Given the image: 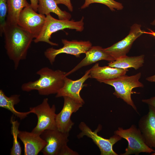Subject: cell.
<instances>
[{"mask_svg": "<svg viewBox=\"0 0 155 155\" xmlns=\"http://www.w3.org/2000/svg\"><path fill=\"white\" fill-rule=\"evenodd\" d=\"M3 33L7 55L13 62L14 69L16 70L20 61L26 59L28 50L34 38L18 24H6Z\"/></svg>", "mask_w": 155, "mask_h": 155, "instance_id": "obj_1", "label": "cell"}, {"mask_svg": "<svg viewBox=\"0 0 155 155\" xmlns=\"http://www.w3.org/2000/svg\"><path fill=\"white\" fill-rule=\"evenodd\" d=\"M66 73L48 67H42L36 72L39 78L23 84L22 90L26 92L36 90L40 95L43 96L57 94L63 86Z\"/></svg>", "mask_w": 155, "mask_h": 155, "instance_id": "obj_2", "label": "cell"}, {"mask_svg": "<svg viewBox=\"0 0 155 155\" xmlns=\"http://www.w3.org/2000/svg\"><path fill=\"white\" fill-rule=\"evenodd\" d=\"M141 76V73L139 72L131 76L125 75L113 79L98 81L113 86L115 89L113 94L117 98L122 99L138 112L137 108L132 99L131 95L133 93H137L133 91V88L144 87L143 84L139 81Z\"/></svg>", "mask_w": 155, "mask_h": 155, "instance_id": "obj_3", "label": "cell"}, {"mask_svg": "<svg viewBox=\"0 0 155 155\" xmlns=\"http://www.w3.org/2000/svg\"><path fill=\"white\" fill-rule=\"evenodd\" d=\"M46 20L43 27L38 36L34 40L37 43L44 42L51 45L58 46V44L50 40L53 33L65 29H75L77 31L82 32L84 30V17L78 21L73 20H61L57 19L53 17L49 13L46 15Z\"/></svg>", "mask_w": 155, "mask_h": 155, "instance_id": "obj_4", "label": "cell"}, {"mask_svg": "<svg viewBox=\"0 0 155 155\" xmlns=\"http://www.w3.org/2000/svg\"><path fill=\"white\" fill-rule=\"evenodd\" d=\"M47 144L41 150L44 155H78L69 148L67 144L69 133H63L57 129L44 130L40 135Z\"/></svg>", "mask_w": 155, "mask_h": 155, "instance_id": "obj_5", "label": "cell"}, {"mask_svg": "<svg viewBox=\"0 0 155 155\" xmlns=\"http://www.w3.org/2000/svg\"><path fill=\"white\" fill-rule=\"evenodd\" d=\"M114 133L126 139L128 142V146L125 149V152L121 155H137L141 152L150 154L155 152L146 144L140 131L135 125H132L126 129L119 127Z\"/></svg>", "mask_w": 155, "mask_h": 155, "instance_id": "obj_6", "label": "cell"}, {"mask_svg": "<svg viewBox=\"0 0 155 155\" xmlns=\"http://www.w3.org/2000/svg\"><path fill=\"white\" fill-rule=\"evenodd\" d=\"M30 108L36 115L38 119L37 125L32 132L40 135L45 130L57 129L55 106L53 104L51 107L47 98H44L40 104Z\"/></svg>", "mask_w": 155, "mask_h": 155, "instance_id": "obj_7", "label": "cell"}, {"mask_svg": "<svg viewBox=\"0 0 155 155\" xmlns=\"http://www.w3.org/2000/svg\"><path fill=\"white\" fill-rule=\"evenodd\" d=\"M79 127L81 132L77 135V137L80 138L84 136H86L91 139L99 148L101 155H118L113 150V146L116 143L121 140L122 138L120 136L114 134L108 139L102 137L97 133L102 128L100 125L94 131L83 122L80 123Z\"/></svg>", "mask_w": 155, "mask_h": 155, "instance_id": "obj_8", "label": "cell"}, {"mask_svg": "<svg viewBox=\"0 0 155 155\" xmlns=\"http://www.w3.org/2000/svg\"><path fill=\"white\" fill-rule=\"evenodd\" d=\"M62 42L63 44V47L58 49L49 48L44 52V56L51 65L55 62L56 57L60 54L65 53L80 57L81 54L85 53L92 46L91 43L88 40L70 41L63 39Z\"/></svg>", "mask_w": 155, "mask_h": 155, "instance_id": "obj_9", "label": "cell"}, {"mask_svg": "<svg viewBox=\"0 0 155 155\" xmlns=\"http://www.w3.org/2000/svg\"><path fill=\"white\" fill-rule=\"evenodd\" d=\"M29 5L24 8L19 16L18 24L36 38L44 24L46 16L36 12Z\"/></svg>", "mask_w": 155, "mask_h": 155, "instance_id": "obj_10", "label": "cell"}, {"mask_svg": "<svg viewBox=\"0 0 155 155\" xmlns=\"http://www.w3.org/2000/svg\"><path fill=\"white\" fill-rule=\"evenodd\" d=\"M140 24H134L130 28L129 34L121 40L110 47L104 48L105 51L115 60L126 55L131 48L134 41L144 34Z\"/></svg>", "mask_w": 155, "mask_h": 155, "instance_id": "obj_11", "label": "cell"}, {"mask_svg": "<svg viewBox=\"0 0 155 155\" xmlns=\"http://www.w3.org/2000/svg\"><path fill=\"white\" fill-rule=\"evenodd\" d=\"M64 104L60 112L56 114V123L57 129L63 133H69L74 124L71 117L83 104L68 96H64Z\"/></svg>", "mask_w": 155, "mask_h": 155, "instance_id": "obj_12", "label": "cell"}, {"mask_svg": "<svg viewBox=\"0 0 155 155\" xmlns=\"http://www.w3.org/2000/svg\"><path fill=\"white\" fill-rule=\"evenodd\" d=\"M90 69L86 71L84 75L80 79L73 80L67 76L64 78L63 87L56 94L57 98L68 96L77 102L82 104L84 101L80 95V92L84 86L85 81L89 78H91Z\"/></svg>", "mask_w": 155, "mask_h": 155, "instance_id": "obj_13", "label": "cell"}, {"mask_svg": "<svg viewBox=\"0 0 155 155\" xmlns=\"http://www.w3.org/2000/svg\"><path fill=\"white\" fill-rule=\"evenodd\" d=\"M148 106V112L140 119L138 127L147 145L155 149V108Z\"/></svg>", "mask_w": 155, "mask_h": 155, "instance_id": "obj_14", "label": "cell"}, {"mask_svg": "<svg viewBox=\"0 0 155 155\" xmlns=\"http://www.w3.org/2000/svg\"><path fill=\"white\" fill-rule=\"evenodd\" d=\"M18 137L24 145V155H37L47 144L40 135L32 132L19 131Z\"/></svg>", "mask_w": 155, "mask_h": 155, "instance_id": "obj_15", "label": "cell"}, {"mask_svg": "<svg viewBox=\"0 0 155 155\" xmlns=\"http://www.w3.org/2000/svg\"><path fill=\"white\" fill-rule=\"evenodd\" d=\"M86 57L72 70L66 73V76L76 71L81 68L102 60L109 62L115 59L106 52L104 49L99 46H92L85 53Z\"/></svg>", "mask_w": 155, "mask_h": 155, "instance_id": "obj_16", "label": "cell"}, {"mask_svg": "<svg viewBox=\"0 0 155 155\" xmlns=\"http://www.w3.org/2000/svg\"><path fill=\"white\" fill-rule=\"evenodd\" d=\"M90 69L91 78L95 79L98 81L113 79L124 75L129 71L128 69H121L108 66H100L98 63Z\"/></svg>", "mask_w": 155, "mask_h": 155, "instance_id": "obj_17", "label": "cell"}, {"mask_svg": "<svg viewBox=\"0 0 155 155\" xmlns=\"http://www.w3.org/2000/svg\"><path fill=\"white\" fill-rule=\"evenodd\" d=\"M20 95L17 94L12 95L7 97L2 90H0V107L10 111L15 116L22 120L25 118L30 113H33V111L30 108V111L27 112H19L16 110L14 105L20 101Z\"/></svg>", "mask_w": 155, "mask_h": 155, "instance_id": "obj_18", "label": "cell"}, {"mask_svg": "<svg viewBox=\"0 0 155 155\" xmlns=\"http://www.w3.org/2000/svg\"><path fill=\"white\" fill-rule=\"evenodd\" d=\"M144 57V55L131 57L126 55L109 62L108 64L111 67L121 69L133 68L137 70L143 66Z\"/></svg>", "mask_w": 155, "mask_h": 155, "instance_id": "obj_19", "label": "cell"}, {"mask_svg": "<svg viewBox=\"0 0 155 155\" xmlns=\"http://www.w3.org/2000/svg\"><path fill=\"white\" fill-rule=\"evenodd\" d=\"M38 11L39 13L46 16L51 13L57 16L59 19L70 20L71 14L61 10L55 0H38Z\"/></svg>", "mask_w": 155, "mask_h": 155, "instance_id": "obj_20", "label": "cell"}, {"mask_svg": "<svg viewBox=\"0 0 155 155\" xmlns=\"http://www.w3.org/2000/svg\"><path fill=\"white\" fill-rule=\"evenodd\" d=\"M6 1L8 8L6 24H18L20 12L24 8L30 4L26 0H6Z\"/></svg>", "mask_w": 155, "mask_h": 155, "instance_id": "obj_21", "label": "cell"}, {"mask_svg": "<svg viewBox=\"0 0 155 155\" xmlns=\"http://www.w3.org/2000/svg\"><path fill=\"white\" fill-rule=\"evenodd\" d=\"M14 115L11 117L10 123L11 124V133L13 137V144L11 149L10 154L11 155H20L22 154V150L20 143L18 140L19 132L18 128L20 123L18 120H16L14 118Z\"/></svg>", "mask_w": 155, "mask_h": 155, "instance_id": "obj_22", "label": "cell"}, {"mask_svg": "<svg viewBox=\"0 0 155 155\" xmlns=\"http://www.w3.org/2000/svg\"><path fill=\"white\" fill-rule=\"evenodd\" d=\"M98 3L104 4L107 6L112 11L115 9L120 10L122 9L123 6L122 4L114 0H85L83 5L81 7V9H85L91 4Z\"/></svg>", "mask_w": 155, "mask_h": 155, "instance_id": "obj_23", "label": "cell"}, {"mask_svg": "<svg viewBox=\"0 0 155 155\" xmlns=\"http://www.w3.org/2000/svg\"><path fill=\"white\" fill-rule=\"evenodd\" d=\"M8 8L6 0H0V35L2 36L4 28L6 25Z\"/></svg>", "mask_w": 155, "mask_h": 155, "instance_id": "obj_24", "label": "cell"}, {"mask_svg": "<svg viewBox=\"0 0 155 155\" xmlns=\"http://www.w3.org/2000/svg\"><path fill=\"white\" fill-rule=\"evenodd\" d=\"M57 4H63L65 5L70 11L73 10V7L71 3V0H55Z\"/></svg>", "mask_w": 155, "mask_h": 155, "instance_id": "obj_25", "label": "cell"}, {"mask_svg": "<svg viewBox=\"0 0 155 155\" xmlns=\"http://www.w3.org/2000/svg\"><path fill=\"white\" fill-rule=\"evenodd\" d=\"M142 101L148 105L152 106L155 108V96L149 99H142Z\"/></svg>", "mask_w": 155, "mask_h": 155, "instance_id": "obj_26", "label": "cell"}, {"mask_svg": "<svg viewBox=\"0 0 155 155\" xmlns=\"http://www.w3.org/2000/svg\"><path fill=\"white\" fill-rule=\"evenodd\" d=\"M30 5L33 9L36 12L38 11V0H30Z\"/></svg>", "mask_w": 155, "mask_h": 155, "instance_id": "obj_27", "label": "cell"}, {"mask_svg": "<svg viewBox=\"0 0 155 155\" xmlns=\"http://www.w3.org/2000/svg\"><path fill=\"white\" fill-rule=\"evenodd\" d=\"M146 80L148 82H155V74L152 76L147 77L146 78Z\"/></svg>", "mask_w": 155, "mask_h": 155, "instance_id": "obj_28", "label": "cell"}, {"mask_svg": "<svg viewBox=\"0 0 155 155\" xmlns=\"http://www.w3.org/2000/svg\"><path fill=\"white\" fill-rule=\"evenodd\" d=\"M148 30H149L150 32H146L144 31V34H149L155 37V32L150 29H148Z\"/></svg>", "mask_w": 155, "mask_h": 155, "instance_id": "obj_29", "label": "cell"}, {"mask_svg": "<svg viewBox=\"0 0 155 155\" xmlns=\"http://www.w3.org/2000/svg\"><path fill=\"white\" fill-rule=\"evenodd\" d=\"M151 24L153 26H155V19L151 23Z\"/></svg>", "mask_w": 155, "mask_h": 155, "instance_id": "obj_30", "label": "cell"}, {"mask_svg": "<svg viewBox=\"0 0 155 155\" xmlns=\"http://www.w3.org/2000/svg\"><path fill=\"white\" fill-rule=\"evenodd\" d=\"M151 155H155V152L152 153Z\"/></svg>", "mask_w": 155, "mask_h": 155, "instance_id": "obj_31", "label": "cell"}]
</instances>
